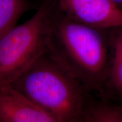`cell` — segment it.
I'll return each mask as SVG.
<instances>
[{
	"mask_svg": "<svg viewBox=\"0 0 122 122\" xmlns=\"http://www.w3.org/2000/svg\"><path fill=\"white\" fill-rule=\"evenodd\" d=\"M10 85L57 122H81L90 97L89 92L47 51Z\"/></svg>",
	"mask_w": 122,
	"mask_h": 122,
	"instance_id": "7a4b0ae2",
	"label": "cell"
},
{
	"mask_svg": "<svg viewBox=\"0 0 122 122\" xmlns=\"http://www.w3.org/2000/svg\"><path fill=\"white\" fill-rule=\"evenodd\" d=\"M110 56L107 78L102 98L122 100V27L110 30Z\"/></svg>",
	"mask_w": 122,
	"mask_h": 122,
	"instance_id": "8992f818",
	"label": "cell"
},
{
	"mask_svg": "<svg viewBox=\"0 0 122 122\" xmlns=\"http://www.w3.org/2000/svg\"><path fill=\"white\" fill-rule=\"evenodd\" d=\"M54 1L44 0L27 22L0 40V85H10L46 52Z\"/></svg>",
	"mask_w": 122,
	"mask_h": 122,
	"instance_id": "3957f363",
	"label": "cell"
},
{
	"mask_svg": "<svg viewBox=\"0 0 122 122\" xmlns=\"http://www.w3.org/2000/svg\"><path fill=\"white\" fill-rule=\"evenodd\" d=\"M111 1L118 6L119 8L122 10V0H111Z\"/></svg>",
	"mask_w": 122,
	"mask_h": 122,
	"instance_id": "9c48e42d",
	"label": "cell"
},
{
	"mask_svg": "<svg viewBox=\"0 0 122 122\" xmlns=\"http://www.w3.org/2000/svg\"><path fill=\"white\" fill-rule=\"evenodd\" d=\"M47 52L88 92L101 94L109 72L110 30L76 22L54 2Z\"/></svg>",
	"mask_w": 122,
	"mask_h": 122,
	"instance_id": "6da1fadb",
	"label": "cell"
},
{
	"mask_svg": "<svg viewBox=\"0 0 122 122\" xmlns=\"http://www.w3.org/2000/svg\"><path fill=\"white\" fill-rule=\"evenodd\" d=\"M81 122H122V102L107 98L97 100L89 97Z\"/></svg>",
	"mask_w": 122,
	"mask_h": 122,
	"instance_id": "52a82bcc",
	"label": "cell"
},
{
	"mask_svg": "<svg viewBox=\"0 0 122 122\" xmlns=\"http://www.w3.org/2000/svg\"><path fill=\"white\" fill-rule=\"evenodd\" d=\"M58 8L74 20L97 28L122 27V10L111 0H54Z\"/></svg>",
	"mask_w": 122,
	"mask_h": 122,
	"instance_id": "277c9868",
	"label": "cell"
},
{
	"mask_svg": "<svg viewBox=\"0 0 122 122\" xmlns=\"http://www.w3.org/2000/svg\"><path fill=\"white\" fill-rule=\"evenodd\" d=\"M34 7L29 0H0V40L16 26L24 13Z\"/></svg>",
	"mask_w": 122,
	"mask_h": 122,
	"instance_id": "ba28073f",
	"label": "cell"
},
{
	"mask_svg": "<svg viewBox=\"0 0 122 122\" xmlns=\"http://www.w3.org/2000/svg\"><path fill=\"white\" fill-rule=\"evenodd\" d=\"M0 122H57L11 85H0Z\"/></svg>",
	"mask_w": 122,
	"mask_h": 122,
	"instance_id": "5b68a950",
	"label": "cell"
}]
</instances>
